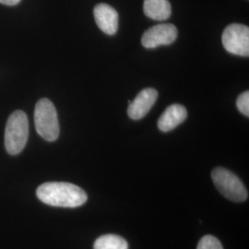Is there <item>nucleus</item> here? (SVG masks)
<instances>
[{
    "mask_svg": "<svg viewBox=\"0 0 249 249\" xmlns=\"http://www.w3.org/2000/svg\"><path fill=\"white\" fill-rule=\"evenodd\" d=\"M36 195L45 204L76 208L87 201V194L80 187L66 182H47L37 188Z\"/></svg>",
    "mask_w": 249,
    "mask_h": 249,
    "instance_id": "f257e3e1",
    "label": "nucleus"
},
{
    "mask_svg": "<svg viewBox=\"0 0 249 249\" xmlns=\"http://www.w3.org/2000/svg\"><path fill=\"white\" fill-rule=\"evenodd\" d=\"M35 124L37 133L47 142H54L59 136V122L53 103L48 99H41L36 104Z\"/></svg>",
    "mask_w": 249,
    "mask_h": 249,
    "instance_id": "f03ea898",
    "label": "nucleus"
},
{
    "mask_svg": "<svg viewBox=\"0 0 249 249\" xmlns=\"http://www.w3.org/2000/svg\"><path fill=\"white\" fill-rule=\"evenodd\" d=\"M29 137V122L22 111L12 113L5 130V147L11 155H17L24 149Z\"/></svg>",
    "mask_w": 249,
    "mask_h": 249,
    "instance_id": "7ed1b4c3",
    "label": "nucleus"
},
{
    "mask_svg": "<svg viewBox=\"0 0 249 249\" xmlns=\"http://www.w3.org/2000/svg\"><path fill=\"white\" fill-rule=\"evenodd\" d=\"M214 186L219 192L234 202H243L248 199L249 193L244 184L231 171L217 167L212 173Z\"/></svg>",
    "mask_w": 249,
    "mask_h": 249,
    "instance_id": "20e7f679",
    "label": "nucleus"
},
{
    "mask_svg": "<svg viewBox=\"0 0 249 249\" xmlns=\"http://www.w3.org/2000/svg\"><path fill=\"white\" fill-rule=\"evenodd\" d=\"M223 47L229 53L240 56L249 55V28L232 23L225 28L222 36Z\"/></svg>",
    "mask_w": 249,
    "mask_h": 249,
    "instance_id": "39448f33",
    "label": "nucleus"
},
{
    "mask_svg": "<svg viewBox=\"0 0 249 249\" xmlns=\"http://www.w3.org/2000/svg\"><path fill=\"white\" fill-rule=\"evenodd\" d=\"M178 31L173 24L155 25L147 30L142 37V45L145 48H156L160 45L173 44L178 38Z\"/></svg>",
    "mask_w": 249,
    "mask_h": 249,
    "instance_id": "423d86ee",
    "label": "nucleus"
},
{
    "mask_svg": "<svg viewBox=\"0 0 249 249\" xmlns=\"http://www.w3.org/2000/svg\"><path fill=\"white\" fill-rule=\"evenodd\" d=\"M158 98V92L152 88L144 89L133 101L129 102L127 115L134 120L142 119L146 116Z\"/></svg>",
    "mask_w": 249,
    "mask_h": 249,
    "instance_id": "0eeeda50",
    "label": "nucleus"
},
{
    "mask_svg": "<svg viewBox=\"0 0 249 249\" xmlns=\"http://www.w3.org/2000/svg\"><path fill=\"white\" fill-rule=\"evenodd\" d=\"M94 18L99 28L108 36H114L118 29V13L113 7L101 3L93 10Z\"/></svg>",
    "mask_w": 249,
    "mask_h": 249,
    "instance_id": "6e6552de",
    "label": "nucleus"
},
{
    "mask_svg": "<svg viewBox=\"0 0 249 249\" xmlns=\"http://www.w3.org/2000/svg\"><path fill=\"white\" fill-rule=\"evenodd\" d=\"M187 117L186 107L181 105H172L166 108L158 120V127L162 132H169L182 124Z\"/></svg>",
    "mask_w": 249,
    "mask_h": 249,
    "instance_id": "1a4fd4ad",
    "label": "nucleus"
},
{
    "mask_svg": "<svg viewBox=\"0 0 249 249\" xmlns=\"http://www.w3.org/2000/svg\"><path fill=\"white\" fill-rule=\"evenodd\" d=\"M143 11L148 18L154 20H165L172 14L168 0H144Z\"/></svg>",
    "mask_w": 249,
    "mask_h": 249,
    "instance_id": "9d476101",
    "label": "nucleus"
},
{
    "mask_svg": "<svg viewBox=\"0 0 249 249\" xmlns=\"http://www.w3.org/2000/svg\"><path fill=\"white\" fill-rule=\"evenodd\" d=\"M94 249H128L127 242L116 234H105L95 241Z\"/></svg>",
    "mask_w": 249,
    "mask_h": 249,
    "instance_id": "9b49d317",
    "label": "nucleus"
},
{
    "mask_svg": "<svg viewBox=\"0 0 249 249\" xmlns=\"http://www.w3.org/2000/svg\"><path fill=\"white\" fill-rule=\"evenodd\" d=\"M196 249H223L221 242L213 235H205L203 236Z\"/></svg>",
    "mask_w": 249,
    "mask_h": 249,
    "instance_id": "f8f14e48",
    "label": "nucleus"
},
{
    "mask_svg": "<svg viewBox=\"0 0 249 249\" xmlns=\"http://www.w3.org/2000/svg\"><path fill=\"white\" fill-rule=\"evenodd\" d=\"M236 107L244 116H249V92L244 91L236 100Z\"/></svg>",
    "mask_w": 249,
    "mask_h": 249,
    "instance_id": "ddd939ff",
    "label": "nucleus"
},
{
    "mask_svg": "<svg viewBox=\"0 0 249 249\" xmlns=\"http://www.w3.org/2000/svg\"><path fill=\"white\" fill-rule=\"evenodd\" d=\"M20 2V0H0V3L7 6H14Z\"/></svg>",
    "mask_w": 249,
    "mask_h": 249,
    "instance_id": "4468645a",
    "label": "nucleus"
}]
</instances>
